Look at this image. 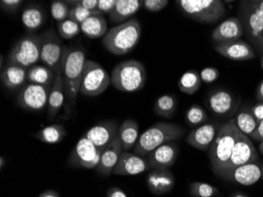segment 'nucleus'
<instances>
[{
    "label": "nucleus",
    "mask_w": 263,
    "mask_h": 197,
    "mask_svg": "<svg viewBox=\"0 0 263 197\" xmlns=\"http://www.w3.org/2000/svg\"><path fill=\"white\" fill-rule=\"evenodd\" d=\"M66 130L64 126L60 124H53L44 127L39 131L34 133L33 137L43 143L54 144L60 143L66 136Z\"/></svg>",
    "instance_id": "obj_30"
},
{
    "label": "nucleus",
    "mask_w": 263,
    "mask_h": 197,
    "mask_svg": "<svg viewBox=\"0 0 263 197\" xmlns=\"http://www.w3.org/2000/svg\"><path fill=\"white\" fill-rule=\"evenodd\" d=\"M118 130L116 121L106 120L91 127L85 133V137L98 149H105L118 136Z\"/></svg>",
    "instance_id": "obj_14"
},
{
    "label": "nucleus",
    "mask_w": 263,
    "mask_h": 197,
    "mask_svg": "<svg viewBox=\"0 0 263 197\" xmlns=\"http://www.w3.org/2000/svg\"><path fill=\"white\" fill-rule=\"evenodd\" d=\"M261 177V170L255 163L245 164L230 170L221 177L226 180L236 182L243 186H252L258 182Z\"/></svg>",
    "instance_id": "obj_20"
},
{
    "label": "nucleus",
    "mask_w": 263,
    "mask_h": 197,
    "mask_svg": "<svg viewBox=\"0 0 263 197\" xmlns=\"http://www.w3.org/2000/svg\"><path fill=\"white\" fill-rule=\"evenodd\" d=\"M27 72L26 68L7 63L1 70V81L9 89L22 88L27 81Z\"/></svg>",
    "instance_id": "obj_24"
},
{
    "label": "nucleus",
    "mask_w": 263,
    "mask_h": 197,
    "mask_svg": "<svg viewBox=\"0 0 263 197\" xmlns=\"http://www.w3.org/2000/svg\"><path fill=\"white\" fill-rule=\"evenodd\" d=\"M218 131L216 126L213 124H203L189 133L186 142L199 150H209Z\"/></svg>",
    "instance_id": "obj_21"
},
{
    "label": "nucleus",
    "mask_w": 263,
    "mask_h": 197,
    "mask_svg": "<svg viewBox=\"0 0 263 197\" xmlns=\"http://www.w3.org/2000/svg\"><path fill=\"white\" fill-rule=\"evenodd\" d=\"M94 15L103 16V14H102L101 12L99 11L98 10H89L79 7V6L75 5L70 8L69 19L74 21L75 22L79 24V25H81L88 17Z\"/></svg>",
    "instance_id": "obj_38"
},
{
    "label": "nucleus",
    "mask_w": 263,
    "mask_h": 197,
    "mask_svg": "<svg viewBox=\"0 0 263 197\" xmlns=\"http://www.w3.org/2000/svg\"><path fill=\"white\" fill-rule=\"evenodd\" d=\"M51 87L29 83L19 92L17 103L29 112H41L48 103Z\"/></svg>",
    "instance_id": "obj_12"
},
{
    "label": "nucleus",
    "mask_w": 263,
    "mask_h": 197,
    "mask_svg": "<svg viewBox=\"0 0 263 197\" xmlns=\"http://www.w3.org/2000/svg\"><path fill=\"white\" fill-rule=\"evenodd\" d=\"M45 13L42 8L35 5H29L22 13L23 26L29 31H35L43 26L45 21Z\"/></svg>",
    "instance_id": "obj_29"
},
{
    "label": "nucleus",
    "mask_w": 263,
    "mask_h": 197,
    "mask_svg": "<svg viewBox=\"0 0 263 197\" xmlns=\"http://www.w3.org/2000/svg\"><path fill=\"white\" fill-rule=\"evenodd\" d=\"M76 5L87 9V10H97L98 0H79V1H77Z\"/></svg>",
    "instance_id": "obj_44"
},
{
    "label": "nucleus",
    "mask_w": 263,
    "mask_h": 197,
    "mask_svg": "<svg viewBox=\"0 0 263 197\" xmlns=\"http://www.w3.org/2000/svg\"><path fill=\"white\" fill-rule=\"evenodd\" d=\"M41 61L51 69L54 75L63 74V65L69 49L63 46L60 35L53 29H47L41 35Z\"/></svg>",
    "instance_id": "obj_6"
},
{
    "label": "nucleus",
    "mask_w": 263,
    "mask_h": 197,
    "mask_svg": "<svg viewBox=\"0 0 263 197\" xmlns=\"http://www.w3.org/2000/svg\"><path fill=\"white\" fill-rule=\"evenodd\" d=\"M257 159H258V153L255 147L254 146L249 137L240 131L229 164L226 166V170L220 177L236 167L245 164L255 163Z\"/></svg>",
    "instance_id": "obj_13"
},
{
    "label": "nucleus",
    "mask_w": 263,
    "mask_h": 197,
    "mask_svg": "<svg viewBox=\"0 0 263 197\" xmlns=\"http://www.w3.org/2000/svg\"><path fill=\"white\" fill-rule=\"evenodd\" d=\"M57 26L59 35L66 40L72 39L78 35L81 30V25L69 19L58 22Z\"/></svg>",
    "instance_id": "obj_36"
},
{
    "label": "nucleus",
    "mask_w": 263,
    "mask_h": 197,
    "mask_svg": "<svg viewBox=\"0 0 263 197\" xmlns=\"http://www.w3.org/2000/svg\"><path fill=\"white\" fill-rule=\"evenodd\" d=\"M239 133L240 130L236 127L233 118L223 123L208 150L213 171L219 177L229 164Z\"/></svg>",
    "instance_id": "obj_1"
},
{
    "label": "nucleus",
    "mask_w": 263,
    "mask_h": 197,
    "mask_svg": "<svg viewBox=\"0 0 263 197\" xmlns=\"http://www.w3.org/2000/svg\"><path fill=\"white\" fill-rule=\"evenodd\" d=\"M169 4L168 0H144L143 6L146 10L150 12H159L163 10Z\"/></svg>",
    "instance_id": "obj_41"
},
{
    "label": "nucleus",
    "mask_w": 263,
    "mask_h": 197,
    "mask_svg": "<svg viewBox=\"0 0 263 197\" xmlns=\"http://www.w3.org/2000/svg\"><path fill=\"white\" fill-rule=\"evenodd\" d=\"M141 26L136 19L109 29L103 38V44L107 51L115 56L128 54L138 44Z\"/></svg>",
    "instance_id": "obj_3"
},
{
    "label": "nucleus",
    "mask_w": 263,
    "mask_h": 197,
    "mask_svg": "<svg viewBox=\"0 0 263 197\" xmlns=\"http://www.w3.org/2000/svg\"><path fill=\"white\" fill-rule=\"evenodd\" d=\"M259 151L261 154L263 155V142H261L259 145Z\"/></svg>",
    "instance_id": "obj_51"
},
{
    "label": "nucleus",
    "mask_w": 263,
    "mask_h": 197,
    "mask_svg": "<svg viewBox=\"0 0 263 197\" xmlns=\"http://www.w3.org/2000/svg\"><path fill=\"white\" fill-rule=\"evenodd\" d=\"M123 148L119 137L117 136L111 143L106 147L102 154L101 161L97 167L99 174L103 176H110L122 155Z\"/></svg>",
    "instance_id": "obj_23"
},
{
    "label": "nucleus",
    "mask_w": 263,
    "mask_h": 197,
    "mask_svg": "<svg viewBox=\"0 0 263 197\" xmlns=\"http://www.w3.org/2000/svg\"><path fill=\"white\" fill-rule=\"evenodd\" d=\"M261 67L263 70V56H261Z\"/></svg>",
    "instance_id": "obj_53"
},
{
    "label": "nucleus",
    "mask_w": 263,
    "mask_h": 197,
    "mask_svg": "<svg viewBox=\"0 0 263 197\" xmlns=\"http://www.w3.org/2000/svg\"><path fill=\"white\" fill-rule=\"evenodd\" d=\"M70 8L66 1L54 0L51 4V13L54 20L60 22L69 19Z\"/></svg>",
    "instance_id": "obj_39"
},
{
    "label": "nucleus",
    "mask_w": 263,
    "mask_h": 197,
    "mask_svg": "<svg viewBox=\"0 0 263 197\" xmlns=\"http://www.w3.org/2000/svg\"><path fill=\"white\" fill-rule=\"evenodd\" d=\"M241 17L248 38L261 49L263 43V0L242 2ZM242 25V26H243Z\"/></svg>",
    "instance_id": "obj_10"
},
{
    "label": "nucleus",
    "mask_w": 263,
    "mask_h": 197,
    "mask_svg": "<svg viewBox=\"0 0 263 197\" xmlns=\"http://www.w3.org/2000/svg\"><path fill=\"white\" fill-rule=\"evenodd\" d=\"M233 119L238 130H240L243 134L247 135L248 137L251 136L258 127V121L254 118L252 113L249 112H240Z\"/></svg>",
    "instance_id": "obj_34"
},
{
    "label": "nucleus",
    "mask_w": 263,
    "mask_h": 197,
    "mask_svg": "<svg viewBox=\"0 0 263 197\" xmlns=\"http://www.w3.org/2000/svg\"><path fill=\"white\" fill-rule=\"evenodd\" d=\"M233 197H248L247 195H243V194L238 193L236 194V195H233Z\"/></svg>",
    "instance_id": "obj_52"
},
{
    "label": "nucleus",
    "mask_w": 263,
    "mask_h": 197,
    "mask_svg": "<svg viewBox=\"0 0 263 197\" xmlns=\"http://www.w3.org/2000/svg\"><path fill=\"white\" fill-rule=\"evenodd\" d=\"M252 115L258 123L263 120V103H257L252 108Z\"/></svg>",
    "instance_id": "obj_45"
},
{
    "label": "nucleus",
    "mask_w": 263,
    "mask_h": 197,
    "mask_svg": "<svg viewBox=\"0 0 263 197\" xmlns=\"http://www.w3.org/2000/svg\"><path fill=\"white\" fill-rule=\"evenodd\" d=\"M261 177H262V179H263V166H262V167H261Z\"/></svg>",
    "instance_id": "obj_54"
},
{
    "label": "nucleus",
    "mask_w": 263,
    "mask_h": 197,
    "mask_svg": "<svg viewBox=\"0 0 263 197\" xmlns=\"http://www.w3.org/2000/svg\"><path fill=\"white\" fill-rule=\"evenodd\" d=\"M214 49L221 56L234 61H246L255 57L253 48L243 40L217 44Z\"/></svg>",
    "instance_id": "obj_17"
},
{
    "label": "nucleus",
    "mask_w": 263,
    "mask_h": 197,
    "mask_svg": "<svg viewBox=\"0 0 263 197\" xmlns=\"http://www.w3.org/2000/svg\"><path fill=\"white\" fill-rule=\"evenodd\" d=\"M184 133L185 130L175 123L159 121L140 135L134 147V153L146 157L162 145L181 139Z\"/></svg>",
    "instance_id": "obj_2"
},
{
    "label": "nucleus",
    "mask_w": 263,
    "mask_h": 197,
    "mask_svg": "<svg viewBox=\"0 0 263 197\" xmlns=\"http://www.w3.org/2000/svg\"><path fill=\"white\" fill-rule=\"evenodd\" d=\"M81 29L87 38L97 39L106 35L107 23L103 15L91 16L81 24Z\"/></svg>",
    "instance_id": "obj_28"
},
{
    "label": "nucleus",
    "mask_w": 263,
    "mask_h": 197,
    "mask_svg": "<svg viewBox=\"0 0 263 197\" xmlns=\"http://www.w3.org/2000/svg\"><path fill=\"white\" fill-rule=\"evenodd\" d=\"M107 197H127L126 194L118 187H111L106 192Z\"/></svg>",
    "instance_id": "obj_47"
},
{
    "label": "nucleus",
    "mask_w": 263,
    "mask_h": 197,
    "mask_svg": "<svg viewBox=\"0 0 263 197\" xmlns=\"http://www.w3.org/2000/svg\"><path fill=\"white\" fill-rule=\"evenodd\" d=\"M86 60L85 51L82 49H69L62 74L64 84L65 100L69 106H75L76 103Z\"/></svg>",
    "instance_id": "obj_4"
},
{
    "label": "nucleus",
    "mask_w": 263,
    "mask_h": 197,
    "mask_svg": "<svg viewBox=\"0 0 263 197\" xmlns=\"http://www.w3.org/2000/svg\"><path fill=\"white\" fill-rule=\"evenodd\" d=\"M208 118L206 111L199 105H192L185 112L186 122L191 127H200L204 124Z\"/></svg>",
    "instance_id": "obj_35"
},
{
    "label": "nucleus",
    "mask_w": 263,
    "mask_h": 197,
    "mask_svg": "<svg viewBox=\"0 0 263 197\" xmlns=\"http://www.w3.org/2000/svg\"><path fill=\"white\" fill-rule=\"evenodd\" d=\"M39 197H60V195L57 191L50 189V190L44 191L39 195Z\"/></svg>",
    "instance_id": "obj_48"
},
{
    "label": "nucleus",
    "mask_w": 263,
    "mask_h": 197,
    "mask_svg": "<svg viewBox=\"0 0 263 197\" xmlns=\"http://www.w3.org/2000/svg\"><path fill=\"white\" fill-rule=\"evenodd\" d=\"M65 101L64 84L63 76L56 75L50 91L47 103V118L53 121L57 116Z\"/></svg>",
    "instance_id": "obj_25"
},
{
    "label": "nucleus",
    "mask_w": 263,
    "mask_h": 197,
    "mask_svg": "<svg viewBox=\"0 0 263 197\" xmlns=\"http://www.w3.org/2000/svg\"><path fill=\"white\" fill-rule=\"evenodd\" d=\"M4 164H6V158L4 156L0 157V169L2 170L4 167Z\"/></svg>",
    "instance_id": "obj_50"
},
{
    "label": "nucleus",
    "mask_w": 263,
    "mask_h": 197,
    "mask_svg": "<svg viewBox=\"0 0 263 197\" xmlns=\"http://www.w3.org/2000/svg\"><path fill=\"white\" fill-rule=\"evenodd\" d=\"M250 137L255 141L263 142V120L258 123L256 130Z\"/></svg>",
    "instance_id": "obj_46"
},
{
    "label": "nucleus",
    "mask_w": 263,
    "mask_h": 197,
    "mask_svg": "<svg viewBox=\"0 0 263 197\" xmlns=\"http://www.w3.org/2000/svg\"><path fill=\"white\" fill-rule=\"evenodd\" d=\"M202 85L200 75L196 70L186 71L178 81V88L181 93L187 95H194L199 91Z\"/></svg>",
    "instance_id": "obj_32"
},
{
    "label": "nucleus",
    "mask_w": 263,
    "mask_h": 197,
    "mask_svg": "<svg viewBox=\"0 0 263 197\" xmlns=\"http://www.w3.org/2000/svg\"><path fill=\"white\" fill-rule=\"evenodd\" d=\"M23 4L22 0H1L0 7L4 11L9 14H14Z\"/></svg>",
    "instance_id": "obj_42"
},
{
    "label": "nucleus",
    "mask_w": 263,
    "mask_h": 197,
    "mask_svg": "<svg viewBox=\"0 0 263 197\" xmlns=\"http://www.w3.org/2000/svg\"><path fill=\"white\" fill-rule=\"evenodd\" d=\"M146 78L144 66L138 61L131 59L115 66L110 77V84L119 91L135 93L144 87Z\"/></svg>",
    "instance_id": "obj_5"
},
{
    "label": "nucleus",
    "mask_w": 263,
    "mask_h": 197,
    "mask_svg": "<svg viewBox=\"0 0 263 197\" xmlns=\"http://www.w3.org/2000/svg\"><path fill=\"white\" fill-rule=\"evenodd\" d=\"M218 192V188L204 182H193L190 185V194L193 197H213Z\"/></svg>",
    "instance_id": "obj_37"
},
{
    "label": "nucleus",
    "mask_w": 263,
    "mask_h": 197,
    "mask_svg": "<svg viewBox=\"0 0 263 197\" xmlns=\"http://www.w3.org/2000/svg\"><path fill=\"white\" fill-rule=\"evenodd\" d=\"M206 106L212 113L218 116H226L235 110L234 98L226 90L211 92L206 100Z\"/></svg>",
    "instance_id": "obj_22"
},
{
    "label": "nucleus",
    "mask_w": 263,
    "mask_h": 197,
    "mask_svg": "<svg viewBox=\"0 0 263 197\" xmlns=\"http://www.w3.org/2000/svg\"><path fill=\"white\" fill-rule=\"evenodd\" d=\"M55 75L44 65H35L28 69L27 81L29 83L51 87Z\"/></svg>",
    "instance_id": "obj_31"
},
{
    "label": "nucleus",
    "mask_w": 263,
    "mask_h": 197,
    "mask_svg": "<svg viewBox=\"0 0 263 197\" xmlns=\"http://www.w3.org/2000/svg\"><path fill=\"white\" fill-rule=\"evenodd\" d=\"M257 100L263 103V81L258 84V88L256 89Z\"/></svg>",
    "instance_id": "obj_49"
},
{
    "label": "nucleus",
    "mask_w": 263,
    "mask_h": 197,
    "mask_svg": "<svg viewBox=\"0 0 263 197\" xmlns=\"http://www.w3.org/2000/svg\"><path fill=\"white\" fill-rule=\"evenodd\" d=\"M110 84V77L101 65L87 59L83 70L80 93L84 96H97L106 91Z\"/></svg>",
    "instance_id": "obj_9"
},
{
    "label": "nucleus",
    "mask_w": 263,
    "mask_h": 197,
    "mask_svg": "<svg viewBox=\"0 0 263 197\" xmlns=\"http://www.w3.org/2000/svg\"><path fill=\"white\" fill-rule=\"evenodd\" d=\"M117 0H98L97 10L101 12L102 14H108L111 13L116 5Z\"/></svg>",
    "instance_id": "obj_43"
},
{
    "label": "nucleus",
    "mask_w": 263,
    "mask_h": 197,
    "mask_svg": "<svg viewBox=\"0 0 263 197\" xmlns=\"http://www.w3.org/2000/svg\"><path fill=\"white\" fill-rule=\"evenodd\" d=\"M104 149H98L87 137H81L74 149L71 152L68 164L78 168H97L101 161L102 154Z\"/></svg>",
    "instance_id": "obj_11"
},
{
    "label": "nucleus",
    "mask_w": 263,
    "mask_h": 197,
    "mask_svg": "<svg viewBox=\"0 0 263 197\" xmlns=\"http://www.w3.org/2000/svg\"><path fill=\"white\" fill-rule=\"evenodd\" d=\"M219 76V70L213 66L204 68L200 72L201 80L206 84H211V83L214 82L218 79Z\"/></svg>",
    "instance_id": "obj_40"
},
{
    "label": "nucleus",
    "mask_w": 263,
    "mask_h": 197,
    "mask_svg": "<svg viewBox=\"0 0 263 197\" xmlns=\"http://www.w3.org/2000/svg\"><path fill=\"white\" fill-rule=\"evenodd\" d=\"M41 35L29 34L15 43L8 55V62L22 67L28 68L36 65L41 60Z\"/></svg>",
    "instance_id": "obj_8"
},
{
    "label": "nucleus",
    "mask_w": 263,
    "mask_h": 197,
    "mask_svg": "<svg viewBox=\"0 0 263 197\" xmlns=\"http://www.w3.org/2000/svg\"><path fill=\"white\" fill-rule=\"evenodd\" d=\"M146 182L149 191L157 195L169 193L175 186V177L169 169L152 170L147 174Z\"/></svg>",
    "instance_id": "obj_18"
},
{
    "label": "nucleus",
    "mask_w": 263,
    "mask_h": 197,
    "mask_svg": "<svg viewBox=\"0 0 263 197\" xmlns=\"http://www.w3.org/2000/svg\"><path fill=\"white\" fill-rule=\"evenodd\" d=\"M148 163L146 157L139 156L135 153L122 152L120 158L113 171L115 175H137L149 170Z\"/></svg>",
    "instance_id": "obj_16"
},
{
    "label": "nucleus",
    "mask_w": 263,
    "mask_h": 197,
    "mask_svg": "<svg viewBox=\"0 0 263 197\" xmlns=\"http://www.w3.org/2000/svg\"><path fill=\"white\" fill-rule=\"evenodd\" d=\"M178 155V146L174 142L162 145L146 156L150 169L165 170L175 164Z\"/></svg>",
    "instance_id": "obj_15"
},
{
    "label": "nucleus",
    "mask_w": 263,
    "mask_h": 197,
    "mask_svg": "<svg viewBox=\"0 0 263 197\" xmlns=\"http://www.w3.org/2000/svg\"><path fill=\"white\" fill-rule=\"evenodd\" d=\"M243 34L241 21L238 17L226 19L217 26L212 32V40L217 44L238 41Z\"/></svg>",
    "instance_id": "obj_19"
},
{
    "label": "nucleus",
    "mask_w": 263,
    "mask_h": 197,
    "mask_svg": "<svg viewBox=\"0 0 263 197\" xmlns=\"http://www.w3.org/2000/svg\"><path fill=\"white\" fill-rule=\"evenodd\" d=\"M118 137L122 142L125 152L134 148L139 139L138 123L133 119L124 121L118 130Z\"/></svg>",
    "instance_id": "obj_27"
},
{
    "label": "nucleus",
    "mask_w": 263,
    "mask_h": 197,
    "mask_svg": "<svg viewBox=\"0 0 263 197\" xmlns=\"http://www.w3.org/2000/svg\"><path fill=\"white\" fill-rule=\"evenodd\" d=\"M176 3L186 16L200 23H214L226 14L220 0H177Z\"/></svg>",
    "instance_id": "obj_7"
},
{
    "label": "nucleus",
    "mask_w": 263,
    "mask_h": 197,
    "mask_svg": "<svg viewBox=\"0 0 263 197\" xmlns=\"http://www.w3.org/2000/svg\"><path fill=\"white\" fill-rule=\"evenodd\" d=\"M177 102L173 95H163L155 101L154 110L155 113L165 118H171L177 111Z\"/></svg>",
    "instance_id": "obj_33"
},
{
    "label": "nucleus",
    "mask_w": 263,
    "mask_h": 197,
    "mask_svg": "<svg viewBox=\"0 0 263 197\" xmlns=\"http://www.w3.org/2000/svg\"><path fill=\"white\" fill-rule=\"evenodd\" d=\"M261 50L263 51V43H262V46H261Z\"/></svg>",
    "instance_id": "obj_55"
},
{
    "label": "nucleus",
    "mask_w": 263,
    "mask_h": 197,
    "mask_svg": "<svg viewBox=\"0 0 263 197\" xmlns=\"http://www.w3.org/2000/svg\"><path fill=\"white\" fill-rule=\"evenodd\" d=\"M142 6L143 1L140 0H117L115 9L109 14L110 22L115 25L124 23L137 13Z\"/></svg>",
    "instance_id": "obj_26"
}]
</instances>
